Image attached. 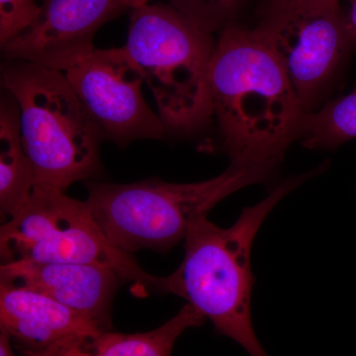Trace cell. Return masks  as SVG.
Wrapping results in <instances>:
<instances>
[{"mask_svg":"<svg viewBox=\"0 0 356 356\" xmlns=\"http://www.w3.org/2000/svg\"><path fill=\"white\" fill-rule=\"evenodd\" d=\"M41 13L34 0H0L1 47L16 38L35 22Z\"/></svg>","mask_w":356,"mask_h":356,"instance_id":"cell-16","label":"cell"},{"mask_svg":"<svg viewBox=\"0 0 356 356\" xmlns=\"http://www.w3.org/2000/svg\"><path fill=\"white\" fill-rule=\"evenodd\" d=\"M346 1L348 2V8L346 10L348 24L356 38V0H346Z\"/></svg>","mask_w":356,"mask_h":356,"instance_id":"cell-19","label":"cell"},{"mask_svg":"<svg viewBox=\"0 0 356 356\" xmlns=\"http://www.w3.org/2000/svg\"><path fill=\"white\" fill-rule=\"evenodd\" d=\"M0 327L19 351H40L74 337L103 332L90 318L28 288L0 283Z\"/></svg>","mask_w":356,"mask_h":356,"instance_id":"cell-11","label":"cell"},{"mask_svg":"<svg viewBox=\"0 0 356 356\" xmlns=\"http://www.w3.org/2000/svg\"><path fill=\"white\" fill-rule=\"evenodd\" d=\"M206 318L191 304H185L175 317L153 331L120 334L103 331L74 337L40 351H19L21 356H172L178 337L197 327Z\"/></svg>","mask_w":356,"mask_h":356,"instance_id":"cell-12","label":"cell"},{"mask_svg":"<svg viewBox=\"0 0 356 356\" xmlns=\"http://www.w3.org/2000/svg\"><path fill=\"white\" fill-rule=\"evenodd\" d=\"M213 116L231 163L277 172L304 111L280 63L254 28L220 32L211 60Z\"/></svg>","mask_w":356,"mask_h":356,"instance_id":"cell-1","label":"cell"},{"mask_svg":"<svg viewBox=\"0 0 356 356\" xmlns=\"http://www.w3.org/2000/svg\"><path fill=\"white\" fill-rule=\"evenodd\" d=\"M35 187L34 168L21 137L15 99L2 102L0 111V208L13 218L27 205Z\"/></svg>","mask_w":356,"mask_h":356,"instance_id":"cell-13","label":"cell"},{"mask_svg":"<svg viewBox=\"0 0 356 356\" xmlns=\"http://www.w3.org/2000/svg\"><path fill=\"white\" fill-rule=\"evenodd\" d=\"M2 261L96 264L108 267L140 293L156 292L159 276L146 273L132 254L107 238L86 201L35 186L27 205L0 229Z\"/></svg>","mask_w":356,"mask_h":356,"instance_id":"cell-6","label":"cell"},{"mask_svg":"<svg viewBox=\"0 0 356 356\" xmlns=\"http://www.w3.org/2000/svg\"><path fill=\"white\" fill-rule=\"evenodd\" d=\"M123 1L125 2L130 8L133 9L147 4L149 0H123Z\"/></svg>","mask_w":356,"mask_h":356,"instance_id":"cell-20","label":"cell"},{"mask_svg":"<svg viewBox=\"0 0 356 356\" xmlns=\"http://www.w3.org/2000/svg\"><path fill=\"white\" fill-rule=\"evenodd\" d=\"M248 0H170V6L204 31L221 32L238 23Z\"/></svg>","mask_w":356,"mask_h":356,"instance_id":"cell-15","label":"cell"},{"mask_svg":"<svg viewBox=\"0 0 356 356\" xmlns=\"http://www.w3.org/2000/svg\"><path fill=\"white\" fill-rule=\"evenodd\" d=\"M2 81L19 108L21 137L34 168L35 186L65 192L92 177L104 133L64 72L10 60L2 70Z\"/></svg>","mask_w":356,"mask_h":356,"instance_id":"cell-4","label":"cell"},{"mask_svg":"<svg viewBox=\"0 0 356 356\" xmlns=\"http://www.w3.org/2000/svg\"><path fill=\"white\" fill-rule=\"evenodd\" d=\"M216 41L165 4L133 8L125 48L151 88L165 131L191 134L212 114L209 74Z\"/></svg>","mask_w":356,"mask_h":356,"instance_id":"cell-5","label":"cell"},{"mask_svg":"<svg viewBox=\"0 0 356 356\" xmlns=\"http://www.w3.org/2000/svg\"><path fill=\"white\" fill-rule=\"evenodd\" d=\"M1 282L34 290L110 331V305L123 280L108 267L86 264L17 261L0 267Z\"/></svg>","mask_w":356,"mask_h":356,"instance_id":"cell-10","label":"cell"},{"mask_svg":"<svg viewBox=\"0 0 356 356\" xmlns=\"http://www.w3.org/2000/svg\"><path fill=\"white\" fill-rule=\"evenodd\" d=\"M341 2H297L257 16L254 29L284 70L304 113L356 49Z\"/></svg>","mask_w":356,"mask_h":356,"instance_id":"cell-7","label":"cell"},{"mask_svg":"<svg viewBox=\"0 0 356 356\" xmlns=\"http://www.w3.org/2000/svg\"><path fill=\"white\" fill-rule=\"evenodd\" d=\"M64 74L104 135L119 147L163 138V121L143 96L144 74L125 47L95 50Z\"/></svg>","mask_w":356,"mask_h":356,"instance_id":"cell-8","label":"cell"},{"mask_svg":"<svg viewBox=\"0 0 356 356\" xmlns=\"http://www.w3.org/2000/svg\"><path fill=\"white\" fill-rule=\"evenodd\" d=\"M273 177L261 168L231 163L218 177L193 184L158 178L131 184L88 182L86 203L103 233L121 250L168 252L222 199Z\"/></svg>","mask_w":356,"mask_h":356,"instance_id":"cell-3","label":"cell"},{"mask_svg":"<svg viewBox=\"0 0 356 356\" xmlns=\"http://www.w3.org/2000/svg\"><path fill=\"white\" fill-rule=\"evenodd\" d=\"M128 8L123 0H44L35 22L2 51L9 60L64 72L95 50L98 28Z\"/></svg>","mask_w":356,"mask_h":356,"instance_id":"cell-9","label":"cell"},{"mask_svg":"<svg viewBox=\"0 0 356 356\" xmlns=\"http://www.w3.org/2000/svg\"><path fill=\"white\" fill-rule=\"evenodd\" d=\"M13 343L10 334L0 327V356H18L13 350Z\"/></svg>","mask_w":356,"mask_h":356,"instance_id":"cell-18","label":"cell"},{"mask_svg":"<svg viewBox=\"0 0 356 356\" xmlns=\"http://www.w3.org/2000/svg\"><path fill=\"white\" fill-rule=\"evenodd\" d=\"M297 138L304 147L311 149H334L355 139L356 88L318 111L303 113Z\"/></svg>","mask_w":356,"mask_h":356,"instance_id":"cell-14","label":"cell"},{"mask_svg":"<svg viewBox=\"0 0 356 356\" xmlns=\"http://www.w3.org/2000/svg\"><path fill=\"white\" fill-rule=\"evenodd\" d=\"M302 1H311V0H259V4H257V16H261L262 14L280 8V7Z\"/></svg>","mask_w":356,"mask_h":356,"instance_id":"cell-17","label":"cell"},{"mask_svg":"<svg viewBox=\"0 0 356 356\" xmlns=\"http://www.w3.org/2000/svg\"><path fill=\"white\" fill-rule=\"evenodd\" d=\"M327 168L325 163L311 172L288 177L261 202L245 207L229 228L216 226L207 217L199 220L185 238L184 261L175 273L159 277L156 292L186 300L209 318L218 334L240 344L248 355L269 356L252 324V243L275 206Z\"/></svg>","mask_w":356,"mask_h":356,"instance_id":"cell-2","label":"cell"}]
</instances>
